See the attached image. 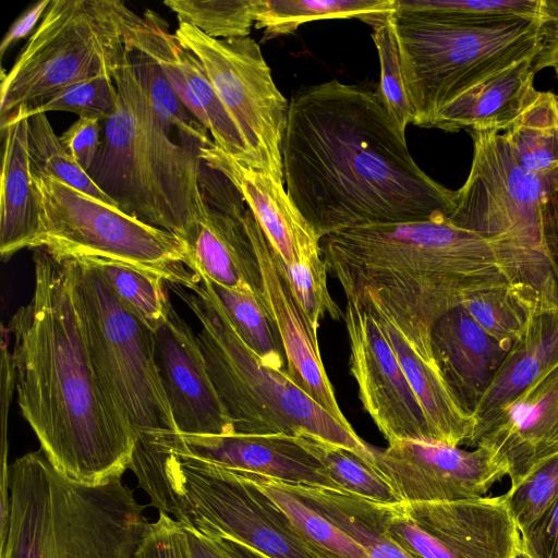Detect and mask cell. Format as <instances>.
Returning a JSON list of instances; mask_svg holds the SVG:
<instances>
[{
	"mask_svg": "<svg viewBox=\"0 0 558 558\" xmlns=\"http://www.w3.org/2000/svg\"><path fill=\"white\" fill-rule=\"evenodd\" d=\"M167 451V477L182 524L239 541L269 558H317L247 474Z\"/></svg>",
	"mask_w": 558,
	"mask_h": 558,
	"instance_id": "12",
	"label": "cell"
},
{
	"mask_svg": "<svg viewBox=\"0 0 558 558\" xmlns=\"http://www.w3.org/2000/svg\"><path fill=\"white\" fill-rule=\"evenodd\" d=\"M101 121L95 118H78L61 136V143L76 162L88 171L100 147Z\"/></svg>",
	"mask_w": 558,
	"mask_h": 558,
	"instance_id": "46",
	"label": "cell"
},
{
	"mask_svg": "<svg viewBox=\"0 0 558 558\" xmlns=\"http://www.w3.org/2000/svg\"><path fill=\"white\" fill-rule=\"evenodd\" d=\"M369 311L379 319L395 350L424 412L433 439L458 447L466 445L472 437L475 421L454 401L435 360H427L421 355L387 317L376 311Z\"/></svg>",
	"mask_w": 558,
	"mask_h": 558,
	"instance_id": "28",
	"label": "cell"
},
{
	"mask_svg": "<svg viewBox=\"0 0 558 558\" xmlns=\"http://www.w3.org/2000/svg\"><path fill=\"white\" fill-rule=\"evenodd\" d=\"M554 70H555V73H556V77H557V80H558V64H556V65L554 66ZM557 98H558V95H557Z\"/></svg>",
	"mask_w": 558,
	"mask_h": 558,
	"instance_id": "54",
	"label": "cell"
},
{
	"mask_svg": "<svg viewBox=\"0 0 558 558\" xmlns=\"http://www.w3.org/2000/svg\"><path fill=\"white\" fill-rule=\"evenodd\" d=\"M131 47L154 59L187 110L208 131L216 146L252 167L243 138L220 101L199 59L168 31L165 21L146 10L133 26Z\"/></svg>",
	"mask_w": 558,
	"mask_h": 558,
	"instance_id": "19",
	"label": "cell"
},
{
	"mask_svg": "<svg viewBox=\"0 0 558 558\" xmlns=\"http://www.w3.org/2000/svg\"><path fill=\"white\" fill-rule=\"evenodd\" d=\"M343 318L350 372L360 400L388 444L400 439H433L379 319L355 299H347Z\"/></svg>",
	"mask_w": 558,
	"mask_h": 558,
	"instance_id": "16",
	"label": "cell"
},
{
	"mask_svg": "<svg viewBox=\"0 0 558 558\" xmlns=\"http://www.w3.org/2000/svg\"><path fill=\"white\" fill-rule=\"evenodd\" d=\"M160 438L177 454L228 470L254 473L289 484L340 489L324 464L295 436L173 433L161 435Z\"/></svg>",
	"mask_w": 558,
	"mask_h": 558,
	"instance_id": "21",
	"label": "cell"
},
{
	"mask_svg": "<svg viewBox=\"0 0 558 558\" xmlns=\"http://www.w3.org/2000/svg\"><path fill=\"white\" fill-rule=\"evenodd\" d=\"M515 161L525 170L549 177L558 171V98L537 90L533 100L504 131Z\"/></svg>",
	"mask_w": 558,
	"mask_h": 558,
	"instance_id": "31",
	"label": "cell"
},
{
	"mask_svg": "<svg viewBox=\"0 0 558 558\" xmlns=\"http://www.w3.org/2000/svg\"><path fill=\"white\" fill-rule=\"evenodd\" d=\"M507 495L513 519L522 533L558 500V456L539 465Z\"/></svg>",
	"mask_w": 558,
	"mask_h": 558,
	"instance_id": "44",
	"label": "cell"
},
{
	"mask_svg": "<svg viewBox=\"0 0 558 558\" xmlns=\"http://www.w3.org/2000/svg\"><path fill=\"white\" fill-rule=\"evenodd\" d=\"M347 299L393 323L427 360L434 324L473 293L511 283L494 246L448 218L374 225L320 240Z\"/></svg>",
	"mask_w": 558,
	"mask_h": 558,
	"instance_id": "3",
	"label": "cell"
},
{
	"mask_svg": "<svg viewBox=\"0 0 558 558\" xmlns=\"http://www.w3.org/2000/svg\"><path fill=\"white\" fill-rule=\"evenodd\" d=\"M27 138L34 174L52 177L96 199L118 207L64 148L46 113L28 118Z\"/></svg>",
	"mask_w": 558,
	"mask_h": 558,
	"instance_id": "37",
	"label": "cell"
},
{
	"mask_svg": "<svg viewBox=\"0 0 558 558\" xmlns=\"http://www.w3.org/2000/svg\"><path fill=\"white\" fill-rule=\"evenodd\" d=\"M287 192L315 234L452 215L457 191L426 174L377 88L331 80L289 102L281 147Z\"/></svg>",
	"mask_w": 558,
	"mask_h": 558,
	"instance_id": "1",
	"label": "cell"
},
{
	"mask_svg": "<svg viewBox=\"0 0 558 558\" xmlns=\"http://www.w3.org/2000/svg\"><path fill=\"white\" fill-rule=\"evenodd\" d=\"M558 366V307H539L513 342L473 417L472 438L534 383ZM466 444V445H468Z\"/></svg>",
	"mask_w": 558,
	"mask_h": 558,
	"instance_id": "26",
	"label": "cell"
},
{
	"mask_svg": "<svg viewBox=\"0 0 558 558\" xmlns=\"http://www.w3.org/2000/svg\"><path fill=\"white\" fill-rule=\"evenodd\" d=\"M256 0H166L179 22L215 39L248 37L255 24Z\"/></svg>",
	"mask_w": 558,
	"mask_h": 558,
	"instance_id": "39",
	"label": "cell"
},
{
	"mask_svg": "<svg viewBox=\"0 0 558 558\" xmlns=\"http://www.w3.org/2000/svg\"><path fill=\"white\" fill-rule=\"evenodd\" d=\"M367 464L400 502H445L483 497L508 474L490 451L465 450L434 439H400L372 447Z\"/></svg>",
	"mask_w": 558,
	"mask_h": 558,
	"instance_id": "15",
	"label": "cell"
},
{
	"mask_svg": "<svg viewBox=\"0 0 558 558\" xmlns=\"http://www.w3.org/2000/svg\"><path fill=\"white\" fill-rule=\"evenodd\" d=\"M466 446L485 448L502 462L510 489L558 456V366L500 410Z\"/></svg>",
	"mask_w": 558,
	"mask_h": 558,
	"instance_id": "20",
	"label": "cell"
},
{
	"mask_svg": "<svg viewBox=\"0 0 558 558\" xmlns=\"http://www.w3.org/2000/svg\"><path fill=\"white\" fill-rule=\"evenodd\" d=\"M63 257L92 363L116 409L135 438L178 433L156 364L154 331L118 301L92 262Z\"/></svg>",
	"mask_w": 558,
	"mask_h": 558,
	"instance_id": "10",
	"label": "cell"
},
{
	"mask_svg": "<svg viewBox=\"0 0 558 558\" xmlns=\"http://www.w3.org/2000/svg\"><path fill=\"white\" fill-rule=\"evenodd\" d=\"M243 225L258 265L259 289L256 295L281 341L287 376L341 425L353 429L339 408L322 361L318 337L293 296L281 257L248 208L244 211Z\"/></svg>",
	"mask_w": 558,
	"mask_h": 558,
	"instance_id": "17",
	"label": "cell"
},
{
	"mask_svg": "<svg viewBox=\"0 0 558 558\" xmlns=\"http://www.w3.org/2000/svg\"><path fill=\"white\" fill-rule=\"evenodd\" d=\"M199 158L235 187L286 265L322 256L319 238L282 181L233 159L214 142L199 150Z\"/></svg>",
	"mask_w": 558,
	"mask_h": 558,
	"instance_id": "23",
	"label": "cell"
},
{
	"mask_svg": "<svg viewBox=\"0 0 558 558\" xmlns=\"http://www.w3.org/2000/svg\"><path fill=\"white\" fill-rule=\"evenodd\" d=\"M413 124L429 128L437 113L484 80L539 49L541 19L520 16L433 20L392 14Z\"/></svg>",
	"mask_w": 558,
	"mask_h": 558,
	"instance_id": "7",
	"label": "cell"
},
{
	"mask_svg": "<svg viewBox=\"0 0 558 558\" xmlns=\"http://www.w3.org/2000/svg\"><path fill=\"white\" fill-rule=\"evenodd\" d=\"M101 274L118 301L153 331L171 305L161 277L142 268L106 258L85 257Z\"/></svg>",
	"mask_w": 558,
	"mask_h": 558,
	"instance_id": "36",
	"label": "cell"
},
{
	"mask_svg": "<svg viewBox=\"0 0 558 558\" xmlns=\"http://www.w3.org/2000/svg\"><path fill=\"white\" fill-rule=\"evenodd\" d=\"M130 57L160 124L180 145L199 156V150L213 143L208 131L182 104L154 59L131 45Z\"/></svg>",
	"mask_w": 558,
	"mask_h": 558,
	"instance_id": "34",
	"label": "cell"
},
{
	"mask_svg": "<svg viewBox=\"0 0 558 558\" xmlns=\"http://www.w3.org/2000/svg\"><path fill=\"white\" fill-rule=\"evenodd\" d=\"M33 175L39 231L32 250L122 262L189 290L201 282L198 275L186 269L187 250L175 235L52 177Z\"/></svg>",
	"mask_w": 558,
	"mask_h": 558,
	"instance_id": "11",
	"label": "cell"
},
{
	"mask_svg": "<svg viewBox=\"0 0 558 558\" xmlns=\"http://www.w3.org/2000/svg\"><path fill=\"white\" fill-rule=\"evenodd\" d=\"M542 0H395V13L433 20L541 19Z\"/></svg>",
	"mask_w": 558,
	"mask_h": 558,
	"instance_id": "41",
	"label": "cell"
},
{
	"mask_svg": "<svg viewBox=\"0 0 558 558\" xmlns=\"http://www.w3.org/2000/svg\"><path fill=\"white\" fill-rule=\"evenodd\" d=\"M558 64V0H542L539 49L533 59L535 74Z\"/></svg>",
	"mask_w": 558,
	"mask_h": 558,
	"instance_id": "48",
	"label": "cell"
},
{
	"mask_svg": "<svg viewBox=\"0 0 558 558\" xmlns=\"http://www.w3.org/2000/svg\"><path fill=\"white\" fill-rule=\"evenodd\" d=\"M51 0H40L27 8L10 26L0 44L1 57L15 41L33 34L38 26Z\"/></svg>",
	"mask_w": 558,
	"mask_h": 558,
	"instance_id": "50",
	"label": "cell"
},
{
	"mask_svg": "<svg viewBox=\"0 0 558 558\" xmlns=\"http://www.w3.org/2000/svg\"><path fill=\"white\" fill-rule=\"evenodd\" d=\"M473 159L449 221L495 248L511 283L536 291L558 307V282L545 252L542 205L551 175L539 177L514 159L502 133L469 130Z\"/></svg>",
	"mask_w": 558,
	"mask_h": 558,
	"instance_id": "8",
	"label": "cell"
},
{
	"mask_svg": "<svg viewBox=\"0 0 558 558\" xmlns=\"http://www.w3.org/2000/svg\"><path fill=\"white\" fill-rule=\"evenodd\" d=\"M392 14L372 25L380 64L377 93L389 114L405 133L408 124L414 122V114L404 88Z\"/></svg>",
	"mask_w": 558,
	"mask_h": 558,
	"instance_id": "42",
	"label": "cell"
},
{
	"mask_svg": "<svg viewBox=\"0 0 558 558\" xmlns=\"http://www.w3.org/2000/svg\"><path fill=\"white\" fill-rule=\"evenodd\" d=\"M174 36L205 68L231 116L252 167L283 182L281 147L289 102L277 88L259 45L252 37L215 39L179 22Z\"/></svg>",
	"mask_w": 558,
	"mask_h": 558,
	"instance_id": "13",
	"label": "cell"
},
{
	"mask_svg": "<svg viewBox=\"0 0 558 558\" xmlns=\"http://www.w3.org/2000/svg\"><path fill=\"white\" fill-rule=\"evenodd\" d=\"M521 548L532 558H558V500L521 533Z\"/></svg>",
	"mask_w": 558,
	"mask_h": 558,
	"instance_id": "47",
	"label": "cell"
},
{
	"mask_svg": "<svg viewBox=\"0 0 558 558\" xmlns=\"http://www.w3.org/2000/svg\"><path fill=\"white\" fill-rule=\"evenodd\" d=\"M543 243L558 282V171L550 178L542 205Z\"/></svg>",
	"mask_w": 558,
	"mask_h": 558,
	"instance_id": "49",
	"label": "cell"
},
{
	"mask_svg": "<svg viewBox=\"0 0 558 558\" xmlns=\"http://www.w3.org/2000/svg\"><path fill=\"white\" fill-rule=\"evenodd\" d=\"M113 81L117 108L102 122V142L87 172L120 209L186 244L206 209L203 161L160 124L130 51Z\"/></svg>",
	"mask_w": 558,
	"mask_h": 558,
	"instance_id": "4",
	"label": "cell"
},
{
	"mask_svg": "<svg viewBox=\"0 0 558 558\" xmlns=\"http://www.w3.org/2000/svg\"><path fill=\"white\" fill-rule=\"evenodd\" d=\"M134 558H192L183 524L159 512L158 519L147 524Z\"/></svg>",
	"mask_w": 558,
	"mask_h": 558,
	"instance_id": "45",
	"label": "cell"
},
{
	"mask_svg": "<svg viewBox=\"0 0 558 558\" xmlns=\"http://www.w3.org/2000/svg\"><path fill=\"white\" fill-rule=\"evenodd\" d=\"M282 265L293 296L312 331L318 337L320 320L326 313L336 320L343 317L341 308L329 293L328 270L323 255L291 265L282 260Z\"/></svg>",
	"mask_w": 558,
	"mask_h": 558,
	"instance_id": "43",
	"label": "cell"
},
{
	"mask_svg": "<svg viewBox=\"0 0 558 558\" xmlns=\"http://www.w3.org/2000/svg\"><path fill=\"white\" fill-rule=\"evenodd\" d=\"M210 538H213L231 558H269L239 541L229 537Z\"/></svg>",
	"mask_w": 558,
	"mask_h": 558,
	"instance_id": "52",
	"label": "cell"
},
{
	"mask_svg": "<svg viewBox=\"0 0 558 558\" xmlns=\"http://www.w3.org/2000/svg\"><path fill=\"white\" fill-rule=\"evenodd\" d=\"M35 286L12 316L15 390L23 417L52 465L100 485L130 468L135 436L92 363L65 257L34 248Z\"/></svg>",
	"mask_w": 558,
	"mask_h": 558,
	"instance_id": "2",
	"label": "cell"
},
{
	"mask_svg": "<svg viewBox=\"0 0 558 558\" xmlns=\"http://www.w3.org/2000/svg\"><path fill=\"white\" fill-rule=\"evenodd\" d=\"M393 12L395 0H256L255 27L265 40L317 20L359 19L372 26Z\"/></svg>",
	"mask_w": 558,
	"mask_h": 558,
	"instance_id": "30",
	"label": "cell"
},
{
	"mask_svg": "<svg viewBox=\"0 0 558 558\" xmlns=\"http://www.w3.org/2000/svg\"><path fill=\"white\" fill-rule=\"evenodd\" d=\"M462 305L488 335L510 348L534 313L548 307L536 291L517 283L480 290Z\"/></svg>",
	"mask_w": 558,
	"mask_h": 558,
	"instance_id": "33",
	"label": "cell"
},
{
	"mask_svg": "<svg viewBox=\"0 0 558 558\" xmlns=\"http://www.w3.org/2000/svg\"><path fill=\"white\" fill-rule=\"evenodd\" d=\"M155 357L172 417L182 435L233 434L209 376L197 335L172 304L154 331Z\"/></svg>",
	"mask_w": 558,
	"mask_h": 558,
	"instance_id": "18",
	"label": "cell"
},
{
	"mask_svg": "<svg viewBox=\"0 0 558 558\" xmlns=\"http://www.w3.org/2000/svg\"><path fill=\"white\" fill-rule=\"evenodd\" d=\"M183 526L192 558H231L213 538L193 526Z\"/></svg>",
	"mask_w": 558,
	"mask_h": 558,
	"instance_id": "51",
	"label": "cell"
},
{
	"mask_svg": "<svg viewBox=\"0 0 558 558\" xmlns=\"http://www.w3.org/2000/svg\"><path fill=\"white\" fill-rule=\"evenodd\" d=\"M430 342L450 393L473 417L511 348L488 335L462 304L434 324Z\"/></svg>",
	"mask_w": 558,
	"mask_h": 558,
	"instance_id": "24",
	"label": "cell"
},
{
	"mask_svg": "<svg viewBox=\"0 0 558 558\" xmlns=\"http://www.w3.org/2000/svg\"><path fill=\"white\" fill-rule=\"evenodd\" d=\"M512 558H532L522 548H520Z\"/></svg>",
	"mask_w": 558,
	"mask_h": 558,
	"instance_id": "53",
	"label": "cell"
},
{
	"mask_svg": "<svg viewBox=\"0 0 558 558\" xmlns=\"http://www.w3.org/2000/svg\"><path fill=\"white\" fill-rule=\"evenodd\" d=\"M201 280L216 298L241 340L264 364L286 372L281 341L257 295L251 290L230 289Z\"/></svg>",
	"mask_w": 558,
	"mask_h": 558,
	"instance_id": "35",
	"label": "cell"
},
{
	"mask_svg": "<svg viewBox=\"0 0 558 558\" xmlns=\"http://www.w3.org/2000/svg\"><path fill=\"white\" fill-rule=\"evenodd\" d=\"M295 437L324 464L341 490L379 504L400 502L391 487L351 450L310 433Z\"/></svg>",
	"mask_w": 558,
	"mask_h": 558,
	"instance_id": "38",
	"label": "cell"
},
{
	"mask_svg": "<svg viewBox=\"0 0 558 558\" xmlns=\"http://www.w3.org/2000/svg\"><path fill=\"white\" fill-rule=\"evenodd\" d=\"M386 532L418 558H512L521 533L507 493L445 502L386 504Z\"/></svg>",
	"mask_w": 558,
	"mask_h": 558,
	"instance_id": "14",
	"label": "cell"
},
{
	"mask_svg": "<svg viewBox=\"0 0 558 558\" xmlns=\"http://www.w3.org/2000/svg\"><path fill=\"white\" fill-rule=\"evenodd\" d=\"M286 485L361 545L366 558H418L398 546L387 535L385 504L330 487L289 483Z\"/></svg>",
	"mask_w": 558,
	"mask_h": 558,
	"instance_id": "29",
	"label": "cell"
},
{
	"mask_svg": "<svg viewBox=\"0 0 558 558\" xmlns=\"http://www.w3.org/2000/svg\"><path fill=\"white\" fill-rule=\"evenodd\" d=\"M10 493L0 558H134L149 523L122 477L73 482L41 449L10 464Z\"/></svg>",
	"mask_w": 558,
	"mask_h": 558,
	"instance_id": "5",
	"label": "cell"
},
{
	"mask_svg": "<svg viewBox=\"0 0 558 558\" xmlns=\"http://www.w3.org/2000/svg\"><path fill=\"white\" fill-rule=\"evenodd\" d=\"M174 291L202 325L197 335L209 376L231 421L233 433L296 436L310 433L347 448L363 461L372 457L354 429L335 420L286 374L264 364L241 340L207 286Z\"/></svg>",
	"mask_w": 558,
	"mask_h": 558,
	"instance_id": "6",
	"label": "cell"
},
{
	"mask_svg": "<svg viewBox=\"0 0 558 558\" xmlns=\"http://www.w3.org/2000/svg\"><path fill=\"white\" fill-rule=\"evenodd\" d=\"M3 143L0 189V254L3 260L32 248L39 231V205L28 153V118L0 120Z\"/></svg>",
	"mask_w": 558,
	"mask_h": 558,
	"instance_id": "25",
	"label": "cell"
},
{
	"mask_svg": "<svg viewBox=\"0 0 558 558\" xmlns=\"http://www.w3.org/2000/svg\"><path fill=\"white\" fill-rule=\"evenodd\" d=\"M118 99L113 77L98 76L68 85L28 105H22L12 113L29 118L48 111H69L78 118H95L104 122L114 112Z\"/></svg>",
	"mask_w": 558,
	"mask_h": 558,
	"instance_id": "40",
	"label": "cell"
},
{
	"mask_svg": "<svg viewBox=\"0 0 558 558\" xmlns=\"http://www.w3.org/2000/svg\"><path fill=\"white\" fill-rule=\"evenodd\" d=\"M204 195L205 213L185 244L189 268L201 279L257 294L259 271L243 225L246 208L242 196L226 178L214 185L211 196L206 191Z\"/></svg>",
	"mask_w": 558,
	"mask_h": 558,
	"instance_id": "22",
	"label": "cell"
},
{
	"mask_svg": "<svg viewBox=\"0 0 558 558\" xmlns=\"http://www.w3.org/2000/svg\"><path fill=\"white\" fill-rule=\"evenodd\" d=\"M242 473L247 474L284 512L299 537L317 558H366L361 545L305 504L286 483L254 473Z\"/></svg>",
	"mask_w": 558,
	"mask_h": 558,
	"instance_id": "32",
	"label": "cell"
},
{
	"mask_svg": "<svg viewBox=\"0 0 558 558\" xmlns=\"http://www.w3.org/2000/svg\"><path fill=\"white\" fill-rule=\"evenodd\" d=\"M533 59L484 80L445 106L429 128L447 132L507 130L536 95Z\"/></svg>",
	"mask_w": 558,
	"mask_h": 558,
	"instance_id": "27",
	"label": "cell"
},
{
	"mask_svg": "<svg viewBox=\"0 0 558 558\" xmlns=\"http://www.w3.org/2000/svg\"><path fill=\"white\" fill-rule=\"evenodd\" d=\"M140 19L119 0H51L10 71L2 73L0 120L68 85L113 77Z\"/></svg>",
	"mask_w": 558,
	"mask_h": 558,
	"instance_id": "9",
	"label": "cell"
}]
</instances>
